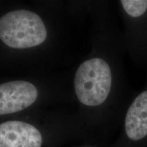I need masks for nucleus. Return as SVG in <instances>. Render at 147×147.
<instances>
[{
    "label": "nucleus",
    "instance_id": "nucleus-6",
    "mask_svg": "<svg viewBox=\"0 0 147 147\" xmlns=\"http://www.w3.org/2000/svg\"><path fill=\"white\" fill-rule=\"evenodd\" d=\"M121 3L126 13L131 17H140L147 11L146 0H122Z\"/></svg>",
    "mask_w": 147,
    "mask_h": 147
},
{
    "label": "nucleus",
    "instance_id": "nucleus-5",
    "mask_svg": "<svg viewBox=\"0 0 147 147\" xmlns=\"http://www.w3.org/2000/svg\"><path fill=\"white\" fill-rule=\"evenodd\" d=\"M125 129L131 140H140L147 136V90L140 93L129 107Z\"/></svg>",
    "mask_w": 147,
    "mask_h": 147
},
{
    "label": "nucleus",
    "instance_id": "nucleus-4",
    "mask_svg": "<svg viewBox=\"0 0 147 147\" xmlns=\"http://www.w3.org/2000/svg\"><path fill=\"white\" fill-rule=\"evenodd\" d=\"M42 137L32 125L18 121L0 124V147H41Z\"/></svg>",
    "mask_w": 147,
    "mask_h": 147
},
{
    "label": "nucleus",
    "instance_id": "nucleus-2",
    "mask_svg": "<svg viewBox=\"0 0 147 147\" xmlns=\"http://www.w3.org/2000/svg\"><path fill=\"white\" fill-rule=\"evenodd\" d=\"M112 80L110 67L106 61L98 57L85 61L75 75L74 87L77 97L84 105H101L109 95Z\"/></svg>",
    "mask_w": 147,
    "mask_h": 147
},
{
    "label": "nucleus",
    "instance_id": "nucleus-3",
    "mask_svg": "<svg viewBox=\"0 0 147 147\" xmlns=\"http://www.w3.org/2000/svg\"><path fill=\"white\" fill-rule=\"evenodd\" d=\"M34 84L15 80L0 84V115L21 111L32 105L38 98Z\"/></svg>",
    "mask_w": 147,
    "mask_h": 147
},
{
    "label": "nucleus",
    "instance_id": "nucleus-1",
    "mask_svg": "<svg viewBox=\"0 0 147 147\" xmlns=\"http://www.w3.org/2000/svg\"><path fill=\"white\" fill-rule=\"evenodd\" d=\"M47 31L38 14L26 10L10 12L0 18V39L8 47L27 49L45 41Z\"/></svg>",
    "mask_w": 147,
    "mask_h": 147
}]
</instances>
